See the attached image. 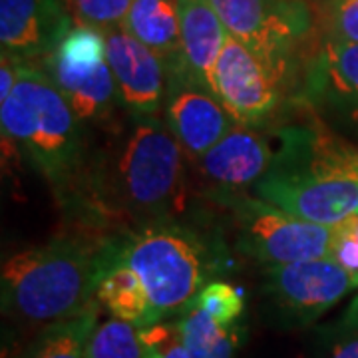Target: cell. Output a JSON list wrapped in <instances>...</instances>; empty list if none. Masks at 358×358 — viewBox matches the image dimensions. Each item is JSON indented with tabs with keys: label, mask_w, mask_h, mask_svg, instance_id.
Returning <instances> with one entry per match:
<instances>
[{
	"label": "cell",
	"mask_w": 358,
	"mask_h": 358,
	"mask_svg": "<svg viewBox=\"0 0 358 358\" xmlns=\"http://www.w3.org/2000/svg\"><path fill=\"white\" fill-rule=\"evenodd\" d=\"M0 124L4 141L48 181L68 211L86 178L96 141L40 66L20 62L13 94L0 102Z\"/></svg>",
	"instance_id": "obj_4"
},
{
	"label": "cell",
	"mask_w": 358,
	"mask_h": 358,
	"mask_svg": "<svg viewBox=\"0 0 358 358\" xmlns=\"http://www.w3.org/2000/svg\"><path fill=\"white\" fill-rule=\"evenodd\" d=\"M267 173L251 195L294 217L336 227L358 215V148L313 115L282 126Z\"/></svg>",
	"instance_id": "obj_3"
},
{
	"label": "cell",
	"mask_w": 358,
	"mask_h": 358,
	"mask_svg": "<svg viewBox=\"0 0 358 358\" xmlns=\"http://www.w3.org/2000/svg\"><path fill=\"white\" fill-rule=\"evenodd\" d=\"M117 245L120 235L82 227L14 253L2 265V313L40 327L82 315L117 265Z\"/></svg>",
	"instance_id": "obj_2"
},
{
	"label": "cell",
	"mask_w": 358,
	"mask_h": 358,
	"mask_svg": "<svg viewBox=\"0 0 358 358\" xmlns=\"http://www.w3.org/2000/svg\"><path fill=\"white\" fill-rule=\"evenodd\" d=\"M197 307L203 308L205 313L219 324H237L243 320L245 301L239 289H235L229 282L215 279L209 285H205L203 291L195 299Z\"/></svg>",
	"instance_id": "obj_23"
},
{
	"label": "cell",
	"mask_w": 358,
	"mask_h": 358,
	"mask_svg": "<svg viewBox=\"0 0 358 358\" xmlns=\"http://www.w3.org/2000/svg\"><path fill=\"white\" fill-rule=\"evenodd\" d=\"M327 42L358 44V0H329L324 8Z\"/></svg>",
	"instance_id": "obj_26"
},
{
	"label": "cell",
	"mask_w": 358,
	"mask_h": 358,
	"mask_svg": "<svg viewBox=\"0 0 358 358\" xmlns=\"http://www.w3.org/2000/svg\"><path fill=\"white\" fill-rule=\"evenodd\" d=\"M98 299L74 319L44 327L32 345L26 348L24 358H86L90 336L100 317Z\"/></svg>",
	"instance_id": "obj_20"
},
{
	"label": "cell",
	"mask_w": 358,
	"mask_h": 358,
	"mask_svg": "<svg viewBox=\"0 0 358 358\" xmlns=\"http://www.w3.org/2000/svg\"><path fill=\"white\" fill-rule=\"evenodd\" d=\"M331 259H334L341 267L358 275V241L345 229V225H336L334 231L333 247H331Z\"/></svg>",
	"instance_id": "obj_27"
},
{
	"label": "cell",
	"mask_w": 358,
	"mask_h": 358,
	"mask_svg": "<svg viewBox=\"0 0 358 358\" xmlns=\"http://www.w3.org/2000/svg\"><path fill=\"white\" fill-rule=\"evenodd\" d=\"M102 32L108 44V62L126 112L159 115L169 82L166 62L154 50L131 38L122 26Z\"/></svg>",
	"instance_id": "obj_14"
},
{
	"label": "cell",
	"mask_w": 358,
	"mask_h": 358,
	"mask_svg": "<svg viewBox=\"0 0 358 358\" xmlns=\"http://www.w3.org/2000/svg\"><path fill=\"white\" fill-rule=\"evenodd\" d=\"M178 13L183 70L213 90V70L229 34L207 0H178Z\"/></svg>",
	"instance_id": "obj_16"
},
{
	"label": "cell",
	"mask_w": 358,
	"mask_h": 358,
	"mask_svg": "<svg viewBox=\"0 0 358 358\" xmlns=\"http://www.w3.org/2000/svg\"><path fill=\"white\" fill-rule=\"evenodd\" d=\"M231 221L233 249L257 263L273 267L329 257L336 227L317 225L257 199L251 193L207 195Z\"/></svg>",
	"instance_id": "obj_6"
},
{
	"label": "cell",
	"mask_w": 358,
	"mask_h": 358,
	"mask_svg": "<svg viewBox=\"0 0 358 358\" xmlns=\"http://www.w3.org/2000/svg\"><path fill=\"white\" fill-rule=\"evenodd\" d=\"M275 148L263 129L255 126H235L227 136L195 157L197 176L207 195L251 193L257 181L267 173Z\"/></svg>",
	"instance_id": "obj_13"
},
{
	"label": "cell",
	"mask_w": 358,
	"mask_h": 358,
	"mask_svg": "<svg viewBox=\"0 0 358 358\" xmlns=\"http://www.w3.org/2000/svg\"><path fill=\"white\" fill-rule=\"evenodd\" d=\"M176 319L189 358H233L243 345V320L231 327L219 324L195 301Z\"/></svg>",
	"instance_id": "obj_18"
},
{
	"label": "cell",
	"mask_w": 358,
	"mask_h": 358,
	"mask_svg": "<svg viewBox=\"0 0 358 358\" xmlns=\"http://www.w3.org/2000/svg\"><path fill=\"white\" fill-rule=\"evenodd\" d=\"M122 28L154 50L166 62L167 70L183 66L178 0H134Z\"/></svg>",
	"instance_id": "obj_17"
},
{
	"label": "cell",
	"mask_w": 358,
	"mask_h": 358,
	"mask_svg": "<svg viewBox=\"0 0 358 358\" xmlns=\"http://www.w3.org/2000/svg\"><path fill=\"white\" fill-rule=\"evenodd\" d=\"M143 358H189L178 319H166L140 329Z\"/></svg>",
	"instance_id": "obj_25"
},
{
	"label": "cell",
	"mask_w": 358,
	"mask_h": 358,
	"mask_svg": "<svg viewBox=\"0 0 358 358\" xmlns=\"http://www.w3.org/2000/svg\"><path fill=\"white\" fill-rule=\"evenodd\" d=\"M358 289V275L331 257L265 267L263 315L277 329H307Z\"/></svg>",
	"instance_id": "obj_8"
},
{
	"label": "cell",
	"mask_w": 358,
	"mask_h": 358,
	"mask_svg": "<svg viewBox=\"0 0 358 358\" xmlns=\"http://www.w3.org/2000/svg\"><path fill=\"white\" fill-rule=\"evenodd\" d=\"M301 96L319 122L358 148V44L324 40Z\"/></svg>",
	"instance_id": "obj_10"
},
{
	"label": "cell",
	"mask_w": 358,
	"mask_h": 358,
	"mask_svg": "<svg viewBox=\"0 0 358 358\" xmlns=\"http://www.w3.org/2000/svg\"><path fill=\"white\" fill-rule=\"evenodd\" d=\"M103 134L68 209L72 221L120 235L183 217L189 195L187 154L164 117L128 114Z\"/></svg>",
	"instance_id": "obj_1"
},
{
	"label": "cell",
	"mask_w": 358,
	"mask_h": 358,
	"mask_svg": "<svg viewBox=\"0 0 358 358\" xmlns=\"http://www.w3.org/2000/svg\"><path fill=\"white\" fill-rule=\"evenodd\" d=\"M134 0H66L74 24L108 30L122 26Z\"/></svg>",
	"instance_id": "obj_24"
},
{
	"label": "cell",
	"mask_w": 358,
	"mask_h": 358,
	"mask_svg": "<svg viewBox=\"0 0 358 358\" xmlns=\"http://www.w3.org/2000/svg\"><path fill=\"white\" fill-rule=\"evenodd\" d=\"M72 28L66 0H0L2 52L20 62L44 60Z\"/></svg>",
	"instance_id": "obj_15"
},
{
	"label": "cell",
	"mask_w": 358,
	"mask_h": 358,
	"mask_svg": "<svg viewBox=\"0 0 358 358\" xmlns=\"http://www.w3.org/2000/svg\"><path fill=\"white\" fill-rule=\"evenodd\" d=\"M343 225H345V229L348 231V233H350V235H352V237H355V239L358 241V215H355L352 219L345 221Z\"/></svg>",
	"instance_id": "obj_28"
},
{
	"label": "cell",
	"mask_w": 358,
	"mask_h": 358,
	"mask_svg": "<svg viewBox=\"0 0 358 358\" xmlns=\"http://www.w3.org/2000/svg\"><path fill=\"white\" fill-rule=\"evenodd\" d=\"M164 122L189 159L203 155L237 126L215 92L195 82L183 66L169 70Z\"/></svg>",
	"instance_id": "obj_12"
},
{
	"label": "cell",
	"mask_w": 358,
	"mask_h": 358,
	"mask_svg": "<svg viewBox=\"0 0 358 358\" xmlns=\"http://www.w3.org/2000/svg\"><path fill=\"white\" fill-rule=\"evenodd\" d=\"M227 34L268 64L287 70L293 48L310 30V8L303 0H207Z\"/></svg>",
	"instance_id": "obj_9"
},
{
	"label": "cell",
	"mask_w": 358,
	"mask_h": 358,
	"mask_svg": "<svg viewBox=\"0 0 358 358\" xmlns=\"http://www.w3.org/2000/svg\"><path fill=\"white\" fill-rule=\"evenodd\" d=\"M86 358H143L140 329L114 317L103 322L98 320Z\"/></svg>",
	"instance_id": "obj_22"
},
{
	"label": "cell",
	"mask_w": 358,
	"mask_h": 358,
	"mask_svg": "<svg viewBox=\"0 0 358 358\" xmlns=\"http://www.w3.org/2000/svg\"><path fill=\"white\" fill-rule=\"evenodd\" d=\"M117 263L143 282L154 320L176 319L233 265L221 233L181 219L120 233Z\"/></svg>",
	"instance_id": "obj_5"
},
{
	"label": "cell",
	"mask_w": 358,
	"mask_h": 358,
	"mask_svg": "<svg viewBox=\"0 0 358 358\" xmlns=\"http://www.w3.org/2000/svg\"><path fill=\"white\" fill-rule=\"evenodd\" d=\"M310 358H358V294L338 317L317 327Z\"/></svg>",
	"instance_id": "obj_21"
},
{
	"label": "cell",
	"mask_w": 358,
	"mask_h": 358,
	"mask_svg": "<svg viewBox=\"0 0 358 358\" xmlns=\"http://www.w3.org/2000/svg\"><path fill=\"white\" fill-rule=\"evenodd\" d=\"M282 78V68L268 64L229 34L213 70V92L239 126H253L275 112Z\"/></svg>",
	"instance_id": "obj_11"
},
{
	"label": "cell",
	"mask_w": 358,
	"mask_h": 358,
	"mask_svg": "<svg viewBox=\"0 0 358 358\" xmlns=\"http://www.w3.org/2000/svg\"><path fill=\"white\" fill-rule=\"evenodd\" d=\"M40 68L90 129L110 131L128 115L108 62L102 30L74 24Z\"/></svg>",
	"instance_id": "obj_7"
},
{
	"label": "cell",
	"mask_w": 358,
	"mask_h": 358,
	"mask_svg": "<svg viewBox=\"0 0 358 358\" xmlns=\"http://www.w3.org/2000/svg\"><path fill=\"white\" fill-rule=\"evenodd\" d=\"M96 299L114 319L126 320L138 329L155 322L143 282L131 268L122 263L114 265L103 275L96 291Z\"/></svg>",
	"instance_id": "obj_19"
}]
</instances>
